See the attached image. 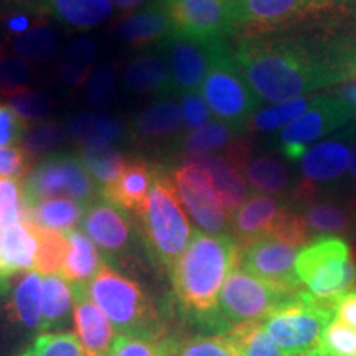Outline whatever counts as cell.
I'll return each instance as SVG.
<instances>
[{
  "instance_id": "obj_1",
  "label": "cell",
  "mask_w": 356,
  "mask_h": 356,
  "mask_svg": "<svg viewBox=\"0 0 356 356\" xmlns=\"http://www.w3.org/2000/svg\"><path fill=\"white\" fill-rule=\"evenodd\" d=\"M236 63L259 101L309 96L356 78V29L305 26L239 38Z\"/></svg>"
},
{
  "instance_id": "obj_2",
  "label": "cell",
  "mask_w": 356,
  "mask_h": 356,
  "mask_svg": "<svg viewBox=\"0 0 356 356\" xmlns=\"http://www.w3.org/2000/svg\"><path fill=\"white\" fill-rule=\"evenodd\" d=\"M238 259L239 248L231 234L195 231L188 248L172 269L173 293L185 314L211 327H222L218 299Z\"/></svg>"
},
{
  "instance_id": "obj_3",
  "label": "cell",
  "mask_w": 356,
  "mask_h": 356,
  "mask_svg": "<svg viewBox=\"0 0 356 356\" xmlns=\"http://www.w3.org/2000/svg\"><path fill=\"white\" fill-rule=\"evenodd\" d=\"M137 220L150 254L172 273L188 248L193 231L167 168L155 165L152 186Z\"/></svg>"
},
{
  "instance_id": "obj_4",
  "label": "cell",
  "mask_w": 356,
  "mask_h": 356,
  "mask_svg": "<svg viewBox=\"0 0 356 356\" xmlns=\"http://www.w3.org/2000/svg\"><path fill=\"white\" fill-rule=\"evenodd\" d=\"M88 296L121 333L162 335L159 312L136 280L102 264L89 280Z\"/></svg>"
},
{
  "instance_id": "obj_5",
  "label": "cell",
  "mask_w": 356,
  "mask_h": 356,
  "mask_svg": "<svg viewBox=\"0 0 356 356\" xmlns=\"http://www.w3.org/2000/svg\"><path fill=\"white\" fill-rule=\"evenodd\" d=\"M296 274L315 300L335 307L356 286V261L350 244L335 236L314 239L297 254Z\"/></svg>"
},
{
  "instance_id": "obj_6",
  "label": "cell",
  "mask_w": 356,
  "mask_h": 356,
  "mask_svg": "<svg viewBox=\"0 0 356 356\" xmlns=\"http://www.w3.org/2000/svg\"><path fill=\"white\" fill-rule=\"evenodd\" d=\"M333 307L300 291L279 302L262 320L266 332L286 356H302L317 348Z\"/></svg>"
},
{
  "instance_id": "obj_7",
  "label": "cell",
  "mask_w": 356,
  "mask_h": 356,
  "mask_svg": "<svg viewBox=\"0 0 356 356\" xmlns=\"http://www.w3.org/2000/svg\"><path fill=\"white\" fill-rule=\"evenodd\" d=\"M26 207L51 198H68L83 207L99 197V188L78 155L55 152L33 165L20 181Z\"/></svg>"
},
{
  "instance_id": "obj_8",
  "label": "cell",
  "mask_w": 356,
  "mask_h": 356,
  "mask_svg": "<svg viewBox=\"0 0 356 356\" xmlns=\"http://www.w3.org/2000/svg\"><path fill=\"white\" fill-rule=\"evenodd\" d=\"M200 89L216 121L238 132H244L251 115L259 108V99L244 79L228 44L218 53Z\"/></svg>"
},
{
  "instance_id": "obj_9",
  "label": "cell",
  "mask_w": 356,
  "mask_h": 356,
  "mask_svg": "<svg viewBox=\"0 0 356 356\" xmlns=\"http://www.w3.org/2000/svg\"><path fill=\"white\" fill-rule=\"evenodd\" d=\"M337 0H229L233 33L239 38L282 32L320 19Z\"/></svg>"
},
{
  "instance_id": "obj_10",
  "label": "cell",
  "mask_w": 356,
  "mask_h": 356,
  "mask_svg": "<svg viewBox=\"0 0 356 356\" xmlns=\"http://www.w3.org/2000/svg\"><path fill=\"white\" fill-rule=\"evenodd\" d=\"M353 137V131H346L307 149L300 159V180L296 181L291 207L300 208L322 198V186L341 180L348 172Z\"/></svg>"
},
{
  "instance_id": "obj_11",
  "label": "cell",
  "mask_w": 356,
  "mask_h": 356,
  "mask_svg": "<svg viewBox=\"0 0 356 356\" xmlns=\"http://www.w3.org/2000/svg\"><path fill=\"white\" fill-rule=\"evenodd\" d=\"M226 38H202L172 30L159 44L170 70L173 95L198 91Z\"/></svg>"
},
{
  "instance_id": "obj_12",
  "label": "cell",
  "mask_w": 356,
  "mask_h": 356,
  "mask_svg": "<svg viewBox=\"0 0 356 356\" xmlns=\"http://www.w3.org/2000/svg\"><path fill=\"white\" fill-rule=\"evenodd\" d=\"M284 299H287V296L270 284L236 266L222 284L218 312L221 323L233 328L239 323L264 320L266 315Z\"/></svg>"
},
{
  "instance_id": "obj_13",
  "label": "cell",
  "mask_w": 356,
  "mask_h": 356,
  "mask_svg": "<svg viewBox=\"0 0 356 356\" xmlns=\"http://www.w3.org/2000/svg\"><path fill=\"white\" fill-rule=\"evenodd\" d=\"M178 198L203 233L231 234L229 215L218 197L210 175L193 163L184 162L170 170Z\"/></svg>"
},
{
  "instance_id": "obj_14",
  "label": "cell",
  "mask_w": 356,
  "mask_h": 356,
  "mask_svg": "<svg viewBox=\"0 0 356 356\" xmlns=\"http://www.w3.org/2000/svg\"><path fill=\"white\" fill-rule=\"evenodd\" d=\"M351 119L348 109L335 95L315 97L300 118L279 132L277 147L286 160H300L315 140L343 127Z\"/></svg>"
},
{
  "instance_id": "obj_15",
  "label": "cell",
  "mask_w": 356,
  "mask_h": 356,
  "mask_svg": "<svg viewBox=\"0 0 356 356\" xmlns=\"http://www.w3.org/2000/svg\"><path fill=\"white\" fill-rule=\"evenodd\" d=\"M299 248L279 241L273 236L239 248L238 266L291 297L300 291V280L296 274Z\"/></svg>"
},
{
  "instance_id": "obj_16",
  "label": "cell",
  "mask_w": 356,
  "mask_h": 356,
  "mask_svg": "<svg viewBox=\"0 0 356 356\" xmlns=\"http://www.w3.org/2000/svg\"><path fill=\"white\" fill-rule=\"evenodd\" d=\"M81 229L111 259L131 256L136 246V228L131 215L102 197L84 208Z\"/></svg>"
},
{
  "instance_id": "obj_17",
  "label": "cell",
  "mask_w": 356,
  "mask_h": 356,
  "mask_svg": "<svg viewBox=\"0 0 356 356\" xmlns=\"http://www.w3.org/2000/svg\"><path fill=\"white\" fill-rule=\"evenodd\" d=\"M175 32L202 38L233 33L229 0H159Z\"/></svg>"
},
{
  "instance_id": "obj_18",
  "label": "cell",
  "mask_w": 356,
  "mask_h": 356,
  "mask_svg": "<svg viewBox=\"0 0 356 356\" xmlns=\"http://www.w3.org/2000/svg\"><path fill=\"white\" fill-rule=\"evenodd\" d=\"M289 208L291 204L286 200L259 193L251 195L229 218L231 236L238 248L273 234Z\"/></svg>"
},
{
  "instance_id": "obj_19",
  "label": "cell",
  "mask_w": 356,
  "mask_h": 356,
  "mask_svg": "<svg viewBox=\"0 0 356 356\" xmlns=\"http://www.w3.org/2000/svg\"><path fill=\"white\" fill-rule=\"evenodd\" d=\"M73 289V322L84 356H108L115 340V328L95 302L89 299L88 286L71 284Z\"/></svg>"
},
{
  "instance_id": "obj_20",
  "label": "cell",
  "mask_w": 356,
  "mask_h": 356,
  "mask_svg": "<svg viewBox=\"0 0 356 356\" xmlns=\"http://www.w3.org/2000/svg\"><path fill=\"white\" fill-rule=\"evenodd\" d=\"M33 8L71 32H88L114 15L109 0H33Z\"/></svg>"
},
{
  "instance_id": "obj_21",
  "label": "cell",
  "mask_w": 356,
  "mask_h": 356,
  "mask_svg": "<svg viewBox=\"0 0 356 356\" xmlns=\"http://www.w3.org/2000/svg\"><path fill=\"white\" fill-rule=\"evenodd\" d=\"M172 30V22L159 0H152L142 10L127 13L114 26L115 37L136 50L157 47Z\"/></svg>"
},
{
  "instance_id": "obj_22",
  "label": "cell",
  "mask_w": 356,
  "mask_h": 356,
  "mask_svg": "<svg viewBox=\"0 0 356 356\" xmlns=\"http://www.w3.org/2000/svg\"><path fill=\"white\" fill-rule=\"evenodd\" d=\"M154 172L155 165L147 160L140 157L129 159L122 175L113 185L102 190L99 197L137 218L144 210L147 195L154 181Z\"/></svg>"
},
{
  "instance_id": "obj_23",
  "label": "cell",
  "mask_w": 356,
  "mask_h": 356,
  "mask_svg": "<svg viewBox=\"0 0 356 356\" xmlns=\"http://www.w3.org/2000/svg\"><path fill=\"white\" fill-rule=\"evenodd\" d=\"M184 162L193 163L210 175L213 186L229 218L249 198V186L243 173L222 155H184Z\"/></svg>"
},
{
  "instance_id": "obj_24",
  "label": "cell",
  "mask_w": 356,
  "mask_h": 356,
  "mask_svg": "<svg viewBox=\"0 0 356 356\" xmlns=\"http://www.w3.org/2000/svg\"><path fill=\"white\" fill-rule=\"evenodd\" d=\"M131 137L144 145H159L172 140L184 131V115L180 104L172 99H163L142 109L134 119Z\"/></svg>"
},
{
  "instance_id": "obj_25",
  "label": "cell",
  "mask_w": 356,
  "mask_h": 356,
  "mask_svg": "<svg viewBox=\"0 0 356 356\" xmlns=\"http://www.w3.org/2000/svg\"><path fill=\"white\" fill-rule=\"evenodd\" d=\"M124 86L137 95L172 96L173 84L167 60L160 51H145L132 58L124 70Z\"/></svg>"
},
{
  "instance_id": "obj_26",
  "label": "cell",
  "mask_w": 356,
  "mask_h": 356,
  "mask_svg": "<svg viewBox=\"0 0 356 356\" xmlns=\"http://www.w3.org/2000/svg\"><path fill=\"white\" fill-rule=\"evenodd\" d=\"M243 177L249 190L254 193L267 195L291 202L296 181L289 172L286 163L273 154H261L248 160L243 167Z\"/></svg>"
},
{
  "instance_id": "obj_27",
  "label": "cell",
  "mask_w": 356,
  "mask_h": 356,
  "mask_svg": "<svg viewBox=\"0 0 356 356\" xmlns=\"http://www.w3.org/2000/svg\"><path fill=\"white\" fill-rule=\"evenodd\" d=\"M38 243L25 221H17L0 228V277L33 269Z\"/></svg>"
},
{
  "instance_id": "obj_28",
  "label": "cell",
  "mask_w": 356,
  "mask_h": 356,
  "mask_svg": "<svg viewBox=\"0 0 356 356\" xmlns=\"http://www.w3.org/2000/svg\"><path fill=\"white\" fill-rule=\"evenodd\" d=\"M293 208L300 213L312 238L320 236L350 234L356 225V204L337 202V200H315L309 204Z\"/></svg>"
},
{
  "instance_id": "obj_29",
  "label": "cell",
  "mask_w": 356,
  "mask_h": 356,
  "mask_svg": "<svg viewBox=\"0 0 356 356\" xmlns=\"http://www.w3.org/2000/svg\"><path fill=\"white\" fill-rule=\"evenodd\" d=\"M10 312L25 330H40L43 314V277L37 270L13 275Z\"/></svg>"
},
{
  "instance_id": "obj_30",
  "label": "cell",
  "mask_w": 356,
  "mask_h": 356,
  "mask_svg": "<svg viewBox=\"0 0 356 356\" xmlns=\"http://www.w3.org/2000/svg\"><path fill=\"white\" fill-rule=\"evenodd\" d=\"M68 136L79 145L91 144H121L131 136L121 119L101 113L74 114L66 124Z\"/></svg>"
},
{
  "instance_id": "obj_31",
  "label": "cell",
  "mask_w": 356,
  "mask_h": 356,
  "mask_svg": "<svg viewBox=\"0 0 356 356\" xmlns=\"http://www.w3.org/2000/svg\"><path fill=\"white\" fill-rule=\"evenodd\" d=\"M6 47V50L10 51L13 56L22 58L26 63L30 61V63L37 65H47L55 61L61 50L60 37L47 19L40 20L20 37L8 38Z\"/></svg>"
},
{
  "instance_id": "obj_32",
  "label": "cell",
  "mask_w": 356,
  "mask_h": 356,
  "mask_svg": "<svg viewBox=\"0 0 356 356\" xmlns=\"http://www.w3.org/2000/svg\"><path fill=\"white\" fill-rule=\"evenodd\" d=\"M66 236H68V254L63 262L61 275L70 284L88 286L89 280L95 277L102 266L99 251L83 231L71 229Z\"/></svg>"
},
{
  "instance_id": "obj_33",
  "label": "cell",
  "mask_w": 356,
  "mask_h": 356,
  "mask_svg": "<svg viewBox=\"0 0 356 356\" xmlns=\"http://www.w3.org/2000/svg\"><path fill=\"white\" fill-rule=\"evenodd\" d=\"M84 208L86 207L68 198L44 200L33 207H25L22 221H32L42 228L68 233L81 222Z\"/></svg>"
},
{
  "instance_id": "obj_34",
  "label": "cell",
  "mask_w": 356,
  "mask_h": 356,
  "mask_svg": "<svg viewBox=\"0 0 356 356\" xmlns=\"http://www.w3.org/2000/svg\"><path fill=\"white\" fill-rule=\"evenodd\" d=\"M79 159L99 188V193L122 175L127 159L118 145L91 144L83 145Z\"/></svg>"
},
{
  "instance_id": "obj_35",
  "label": "cell",
  "mask_w": 356,
  "mask_h": 356,
  "mask_svg": "<svg viewBox=\"0 0 356 356\" xmlns=\"http://www.w3.org/2000/svg\"><path fill=\"white\" fill-rule=\"evenodd\" d=\"M99 47L91 38H76L65 48L58 76L70 88H81L95 71Z\"/></svg>"
},
{
  "instance_id": "obj_36",
  "label": "cell",
  "mask_w": 356,
  "mask_h": 356,
  "mask_svg": "<svg viewBox=\"0 0 356 356\" xmlns=\"http://www.w3.org/2000/svg\"><path fill=\"white\" fill-rule=\"evenodd\" d=\"M239 134L228 124L211 121L198 131L185 134L177 140V150L184 155H202L213 152H226V149L238 139Z\"/></svg>"
},
{
  "instance_id": "obj_37",
  "label": "cell",
  "mask_w": 356,
  "mask_h": 356,
  "mask_svg": "<svg viewBox=\"0 0 356 356\" xmlns=\"http://www.w3.org/2000/svg\"><path fill=\"white\" fill-rule=\"evenodd\" d=\"M68 137L65 124L44 119V121L32 122L25 127L19 147L35 165L47 155H50L53 150H56L58 147L63 145Z\"/></svg>"
},
{
  "instance_id": "obj_38",
  "label": "cell",
  "mask_w": 356,
  "mask_h": 356,
  "mask_svg": "<svg viewBox=\"0 0 356 356\" xmlns=\"http://www.w3.org/2000/svg\"><path fill=\"white\" fill-rule=\"evenodd\" d=\"M315 97L317 96H302L297 97V99L280 102V104L259 109L257 113L251 115L244 131H248L249 134L282 131L284 127L296 121L297 118H300L314 104Z\"/></svg>"
},
{
  "instance_id": "obj_39",
  "label": "cell",
  "mask_w": 356,
  "mask_h": 356,
  "mask_svg": "<svg viewBox=\"0 0 356 356\" xmlns=\"http://www.w3.org/2000/svg\"><path fill=\"white\" fill-rule=\"evenodd\" d=\"M37 238L38 249L33 269L42 275L61 274L63 262L68 254V236L60 231L42 228L32 221H25Z\"/></svg>"
},
{
  "instance_id": "obj_40",
  "label": "cell",
  "mask_w": 356,
  "mask_h": 356,
  "mask_svg": "<svg viewBox=\"0 0 356 356\" xmlns=\"http://www.w3.org/2000/svg\"><path fill=\"white\" fill-rule=\"evenodd\" d=\"M73 309V289L63 275L53 274L43 277V314L42 328L50 330L68 318Z\"/></svg>"
},
{
  "instance_id": "obj_41",
  "label": "cell",
  "mask_w": 356,
  "mask_h": 356,
  "mask_svg": "<svg viewBox=\"0 0 356 356\" xmlns=\"http://www.w3.org/2000/svg\"><path fill=\"white\" fill-rule=\"evenodd\" d=\"M178 341L150 333H121L108 356H177Z\"/></svg>"
},
{
  "instance_id": "obj_42",
  "label": "cell",
  "mask_w": 356,
  "mask_h": 356,
  "mask_svg": "<svg viewBox=\"0 0 356 356\" xmlns=\"http://www.w3.org/2000/svg\"><path fill=\"white\" fill-rule=\"evenodd\" d=\"M225 333L233 341L239 356H286L266 332L262 320L234 325Z\"/></svg>"
},
{
  "instance_id": "obj_43",
  "label": "cell",
  "mask_w": 356,
  "mask_h": 356,
  "mask_svg": "<svg viewBox=\"0 0 356 356\" xmlns=\"http://www.w3.org/2000/svg\"><path fill=\"white\" fill-rule=\"evenodd\" d=\"M320 356H356V332L335 318L325 327L317 348L312 351Z\"/></svg>"
},
{
  "instance_id": "obj_44",
  "label": "cell",
  "mask_w": 356,
  "mask_h": 356,
  "mask_svg": "<svg viewBox=\"0 0 356 356\" xmlns=\"http://www.w3.org/2000/svg\"><path fill=\"white\" fill-rule=\"evenodd\" d=\"M8 106L24 122H40L48 118L51 111V99L42 91L24 88L6 97Z\"/></svg>"
},
{
  "instance_id": "obj_45",
  "label": "cell",
  "mask_w": 356,
  "mask_h": 356,
  "mask_svg": "<svg viewBox=\"0 0 356 356\" xmlns=\"http://www.w3.org/2000/svg\"><path fill=\"white\" fill-rule=\"evenodd\" d=\"M22 356H84L74 333L44 332L35 338Z\"/></svg>"
},
{
  "instance_id": "obj_46",
  "label": "cell",
  "mask_w": 356,
  "mask_h": 356,
  "mask_svg": "<svg viewBox=\"0 0 356 356\" xmlns=\"http://www.w3.org/2000/svg\"><path fill=\"white\" fill-rule=\"evenodd\" d=\"M115 86H118V66L101 63L88 79L86 101L92 108L106 109L113 104Z\"/></svg>"
},
{
  "instance_id": "obj_47",
  "label": "cell",
  "mask_w": 356,
  "mask_h": 356,
  "mask_svg": "<svg viewBox=\"0 0 356 356\" xmlns=\"http://www.w3.org/2000/svg\"><path fill=\"white\" fill-rule=\"evenodd\" d=\"M177 356H239L226 333L195 335L178 341Z\"/></svg>"
},
{
  "instance_id": "obj_48",
  "label": "cell",
  "mask_w": 356,
  "mask_h": 356,
  "mask_svg": "<svg viewBox=\"0 0 356 356\" xmlns=\"http://www.w3.org/2000/svg\"><path fill=\"white\" fill-rule=\"evenodd\" d=\"M33 74L32 66L25 60L0 53V97L6 99L12 92L29 86Z\"/></svg>"
},
{
  "instance_id": "obj_49",
  "label": "cell",
  "mask_w": 356,
  "mask_h": 356,
  "mask_svg": "<svg viewBox=\"0 0 356 356\" xmlns=\"http://www.w3.org/2000/svg\"><path fill=\"white\" fill-rule=\"evenodd\" d=\"M25 207L20 181L0 178V228L24 220Z\"/></svg>"
},
{
  "instance_id": "obj_50",
  "label": "cell",
  "mask_w": 356,
  "mask_h": 356,
  "mask_svg": "<svg viewBox=\"0 0 356 356\" xmlns=\"http://www.w3.org/2000/svg\"><path fill=\"white\" fill-rule=\"evenodd\" d=\"M180 101L181 115H184V131L186 134L198 131V129L211 122L213 114L202 92H186V95H181Z\"/></svg>"
},
{
  "instance_id": "obj_51",
  "label": "cell",
  "mask_w": 356,
  "mask_h": 356,
  "mask_svg": "<svg viewBox=\"0 0 356 356\" xmlns=\"http://www.w3.org/2000/svg\"><path fill=\"white\" fill-rule=\"evenodd\" d=\"M33 168V163L20 147H0V178L22 181Z\"/></svg>"
},
{
  "instance_id": "obj_52",
  "label": "cell",
  "mask_w": 356,
  "mask_h": 356,
  "mask_svg": "<svg viewBox=\"0 0 356 356\" xmlns=\"http://www.w3.org/2000/svg\"><path fill=\"white\" fill-rule=\"evenodd\" d=\"M26 124L6 104H0V147H12L20 142Z\"/></svg>"
},
{
  "instance_id": "obj_53",
  "label": "cell",
  "mask_w": 356,
  "mask_h": 356,
  "mask_svg": "<svg viewBox=\"0 0 356 356\" xmlns=\"http://www.w3.org/2000/svg\"><path fill=\"white\" fill-rule=\"evenodd\" d=\"M333 315L356 332V292H348L341 296L333 307Z\"/></svg>"
},
{
  "instance_id": "obj_54",
  "label": "cell",
  "mask_w": 356,
  "mask_h": 356,
  "mask_svg": "<svg viewBox=\"0 0 356 356\" xmlns=\"http://www.w3.org/2000/svg\"><path fill=\"white\" fill-rule=\"evenodd\" d=\"M114 7H119L124 12H134L147 3V0H109Z\"/></svg>"
},
{
  "instance_id": "obj_55",
  "label": "cell",
  "mask_w": 356,
  "mask_h": 356,
  "mask_svg": "<svg viewBox=\"0 0 356 356\" xmlns=\"http://www.w3.org/2000/svg\"><path fill=\"white\" fill-rule=\"evenodd\" d=\"M0 7H32L33 0H0Z\"/></svg>"
},
{
  "instance_id": "obj_56",
  "label": "cell",
  "mask_w": 356,
  "mask_h": 356,
  "mask_svg": "<svg viewBox=\"0 0 356 356\" xmlns=\"http://www.w3.org/2000/svg\"><path fill=\"white\" fill-rule=\"evenodd\" d=\"M348 175L351 181H356V137H355V145L353 150H351V159L348 165Z\"/></svg>"
},
{
  "instance_id": "obj_57",
  "label": "cell",
  "mask_w": 356,
  "mask_h": 356,
  "mask_svg": "<svg viewBox=\"0 0 356 356\" xmlns=\"http://www.w3.org/2000/svg\"><path fill=\"white\" fill-rule=\"evenodd\" d=\"M302 356H320V355H314V353H307V355H302Z\"/></svg>"
},
{
  "instance_id": "obj_58",
  "label": "cell",
  "mask_w": 356,
  "mask_h": 356,
  "mask_svg": "<svg viewBox=\"0 0 356 356\" xmlns=\"http://www.w3.org/2000/svg\"><path fill=\"white\" fill-rule=\"evenodd\" d=\"M0 279H2V277H0Z\"/></svg>"
},
{
  "instance_id": "obj_59",
  "label": "cell",
  "mask_w": 356,
  "mask_h": 356,
  "mask_svg": "<svg viewBox=\"0 0 356 356\" xmlns=\"http://www.w3.org/2000/svg\"><path fill=\"white\" fill-rule=\"evenodd\" d=\"M355 226H356V225H355Z\"/></svg>"
},
{
  "instance_id": "obj_60",
  "label": "cell",
  "mask_w": 356,
  "mask_h": 356,
  "mask_svg": "<svg viewBox=\"0 0 356 356\" xmlns=\"http://www.w3.org/2000/svg\"><path fill=\"white\" fill-rule=\"evenodd\" d=\"M355 204H356V203H355Z\"/></svg>"
}]
</instances>
